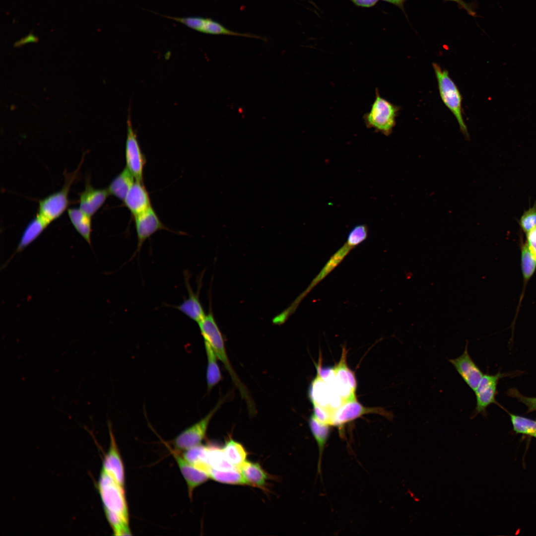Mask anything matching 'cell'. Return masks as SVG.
Wrapping results in <instances>:
<instances>
[{
	"label": "cell",
	"instance_id": "6da1fadb",
	"mask_svg": "<svg viewBox=\"0 0 536 536\" xmlns=\"http://www.w3.org/2000/svg\"><path fill=\"white\" fill-rule=\"evenodd\" d=\"M198 324L204 341L211 346L218 359L222 362L234 385L238 388L242 398L245 400L249 412L251 414H254L256 409L254 402L246 387L240 380L229 360L221 333L211 310H209L208 314Z\"/></svg>",
	"mask_w": 536,
	"mask_h": 536
},
{
	"label": "cell",
	"instance_id": "7a4b0ae2",
	"mask_svg": "<svg viewBox=\"0 0 536 536\" xmlns=\"http://www.w3.org/2000/svg\"><path fill=\"white\" fill-rule=\"evenodd\" d=\"M98 489L110 525L116 526L124 522L129 523V510L124 486L102 469Z\"/></svg>",
	"mask_w": 536,
	"mask_h": 536
},
{
	"label": "cell",
	"instance_id": "3957f363",
	"mask_svg": "<svg viewBox=\"0 0 536 536\" xmlns=\"http://www.w3.org/2000/svg\"><path fill=\"white\" fill-rule=\"evenodd\" d=\"M432 66L441 100L455 117L461 133L466 138L469 139L468 130L463 116V99L460 91L446 69L437 63H433Z\"/></svg>",
	"mask_w": 536,
	"mask_h": 536
},
{
	"label": "cell",
	"instance_id": "277c9868",
	"mask_svg": "<svg viewBox=\"0 0 536 536\" xmlns=\"http://www.w3.org/2000/svg\"><path fill=\"white\" fill-rule=\"evenodd\" d=\"M400 109V107L382 97L376 88L375 98L370 111L363 117L365 126L377 133L389 136L396 125V118Z\"/></svg>",
	"mask_w": 536,
	"mask_h": 536
},
{
	"label": "cell",
	"instance_id": "5b68a950",
	"mask_svg": "<svg viewBox=\"0 0 536 536\" xmlns=\"http://www.w3.org/2000/svg\"><path fill=\"white\" fill-rule=\"evenodd\" d=\"M81 164L73 172L65 174L64 185L60 190L39 201L37 213L50 224L67 210L70 203L68 199L70 188L77 178Z\"/></svg>",
	"mask_w": 536,
	"mask_h": 536
},
{
	"label": "cell",
	"instance_id": "8992f818",
	"mask_svg": "<svg viewBox=\"0 0 536 536\" xmlns=\"http://www.w3.org/2000/svg\"><path fill=\"white\" fill-rule=\"evenodd\" d=\"M223 401V399L219 401L215 407L203 418L179 434L172 441L174 449L180 452H185L201 444L211 418Z\"/></svg>",
	"mask_w": 536,
	"mask_h": 536
},
{
	"label": "cell",
	"instance_id": "52a82bcc",
	"mask_svg": "<svg viewBox=\"0 0 536 536\" xmlns=\"http://www.w3.org/2000/svg\"><path fill=\"white\" fill-rule=\"evenodd\" d=\"M162 16L182 23L190 28L203 33L240 36L267 41V38L265 37L249 33H240L231 30L220 23L209 18L200 16L177 17L167 15Z\"/></svg>",
	"mask_w": 536,
	"mask_h": 536
},
{
	"label": "cell",
	"instance_id": "ba28073f",
	"mask_svg": "<svg viewBox=\"0 0 536 536\" xmlns=\"http://www.w3.org/2000/svg\"><path fill=\"white\" fill-rule=\"evenodd\" d=\"M125 159L126 168L134 175L135 180L143 182V170L146 160L133 129L130 114L127 120Z\"/></svg>",
	"mask_w": 536,
	"mask_h": 536
},
{
	"label": "cell",
	"instance_id": "9c48e42d",
	"mask_svg": "<svg viewBox=\"0 0 536 536\" xmlns=\"http://www.w3.org/2000/svg\"><path fill=\"white\" fill-rule=\"evenodd\" d=\"M376 413L389 419L393 418V414L383 408L364 406L357 399L344 402L333 415L331 426L341 427L364 414Z\"/></svg>",
	"mask_w": 536,
	"mask_h": 536
},
{
	"label": "cell",
	"instance_id": "30bf717a",
	"mask_svg": "<svg viewBox=\"0 0 536 536\" xmlns=\"http://www.w3.org/2000/svg\"><path fill=\"white\" fill-rule=\"evenodd\" d=\"M507 376L498 372L494 375H483L477 388L474 392L476 398V406L470 416L474 418L480 414L483 416L487 414V408L491 404H498L495 397L497 394V386L499 380Z\"/></svg>",
	"mask_w": 536,
	"mask_h": 536
},
{
	"label": "cell",
	"instance_id": "8fae6325",
	"mask_svg": "<svg viewBox=\"0 0 536 536\" xmlns=\"http://www.w3.org/2000/svg\"><path fill=\"white\" fill-rule=\"evenodd\" d=\"M309 396L313 404L326 408L333 413L343 403L337 390L329 386L318 376L310 385Z\"/></svg>",
	"mask_w": 536,
	"mask_h": 536
},
{
	"label": "cell",
	"instance_id": "7c38bea8",
	"mask_svg": "<svg viewBox=\"0 0 536 536\" xmlns=\"http://www.w3.org/2000/svg\"><path fill=\"white\" fill-rule=\"evenodd\" d=\"M346 355V350L343 348L340 359L334 367L337 390L343 402L356 399L357 386L355 374L347 366Z\"/></svg>",
	"mask_w": 536,
	"mask_h": 536
},
{
	"label": "cell",
	"instance_id": "4fadbf2b",
	"mask_svg": "<svg viewBox=\"0 0 536 536\" xmlns=\"http://www.w3.org/2000/svg\"><path fill=\"white\" fill-rule=\"evenodd\" d=\"M134 217L137 244L136 250L131 260L140 252L142 245L147 239L158 231L168 230L162 223L152 206Z\"/></svg>",
	"mask_w": 536,
	"mask_h": 536
},
{
	"label": "cell",
	"instance_id": "5bb4252c",
	"mask_svg": "<svg viewBox=\"0 0 536 536\" xmlns=\"http://www.w3.org/2000/svg\"><path fill=\"white\" fill-rule=\"evenodd\" d=\"M448 361L453 365L468 386L474 392L484 374L469 354L468 341L462 354L457 358L450 359Z\"/></svg>",
	"mask_w": 536,
	"mask_h": 536
},
{
	"label": "cell",
	"instance_id": "9a60e30c",
	"mask_svg": "<svg viewBox=\"0 0 536 536\" xmlns=\"http://www.w3.org/2000/svg\"><path fill=\"white\" fill-rule=\"evenodd\" d=\"M109 195L107 188H94L91 185L90 176H87L85 188L79 194V208L92 217L104 204Z\"/></svg>",
	"mask_w": 536,
	"mask_h": 536
},
{
	"label": "cell",
	"instance_id": "2e32d148",
	"mask_svg": "<svg viewBox=\"0 0 536 536\" xmlns=\"http://www.w3.org/2000/svg\"><path fill=\"white\" fill-rule=\"evenodd\" d=\"M185 479L189 497L192 499L194 490L205 482L209 477L207 473L189 462L177 450L169 448Z\"/></svg>",
	"mask_w": 536,
	"mask_h": 536
},
{
	"label": "cell",
	"instance_id": "e0dca14e",
	"mask_svg": "<svg viewBox=\"0 0 536 536\" xmlns=\"http://www.w3.org/2000/svg\"><path fill=\"white\" fill-rule=\"evenodd\" d=\"M110 444L105 455L102 469L111 475L120 485L124 486L125 470L124 464L118 448L111 425L109 424Z\"/></svg>",
	"mask_w": 536,
	"mask_h": 536
},
{
	"label": "cell",
	"instance_id": "ac0fdd59",
	"mask_svg": "<svg viewBox=\"0 0 536 536\" xmlns=\"http://www.w3.org/2000/svg\"><path fill=\"white\" fill-rule=\"evenodd\" d=\"M123 201L134 217L151 206L149 194L143 182L136 180L129 191Z\"/></svg>",
	"mask_w": 536,
	"mask_h": 536
},
{
	"label": "cell",
	"instance_id": "d6986e66",
	"mask_svg": "<svg viewBox=\"0 0 536 536\" xmlns=\"http://www.w3.org/2000/svg\"><path fill=\"white\" fill-rule=\"evenodd\" d=\"M184 279L188 296L180 305L172 306V307L178 310L188 318L198 323L205 316L199 299L201 285L197 292L195 293L189 283L188 273L187 272L184 273Z\"/></svg>",
	"mask_w": 536,
	"mask_h": 536
},
{
	"label": "cell",
	"instance_id": "ffe728a7",
	"mask_svg": "<svg viewBox=\"0 0 536 536\" xmlns=\"http://www.w3.org/2000/svg\"><path fill=\"white\" fill-rule=\"evenodd\" d=\"M50 224L39 214L33 218L25 228L17 248L8 262L18 253H20L34 242Z\"/></svg>",
	"mask_w": 536,
	"mask_h": 536
},
{
	"label": "cell",
	"instance_id": "44dd1931",
	"mask_svg": "<svg viewBox=\"0 0 536 536\" xmlns=\"http://www.w3.org/2000/svg\"><path fill=\"white\" fill-rule=\"evenodd\" d=\"M239 469L249 485L266 489L269 476L259 463L246 460Z\"/></svg>",
	"mask_w": 536,
	"mask_h": 536
},
{
	"label": "cell",
	"instance_id": "7402d4cb",
	"mask_svg": "<svg viewBox=\"0 0 536 536\" xmlns=\"http://www.w3.org/2000/svg\"><path fill=\"white\" fill-rule=\"evenodd\" d=\"M67 211L70 222L75 230L91 247L92 217L79 208H69Z\"/></svg>",
	"mask_w": 536,
	"mask_h": 536
},
{
	"label": "cell",
	"instance_id": "603a6c76",
	"mask_svg": "<svg viewBox=\"0 0 536 536\" xmlns=\"http://www.w3.org/2000/svg\"><path fill=\"white\" fill-rule=\"evenodd\" d=\"M135 181L134 175L125 167L112 180L107 189L110 195L124 201Z\"/></svg>",
	"mask_w": 536,
	"mask_h": 536
},
{
	"label": "cell",
	"instance_id": "cb8c5ba5",
	"mask_svg": "<svg viewBox=\"0 0 536 536\" xmlns=\"http://www.w3.org/2000/svg\"><path fill=\"white\" fill-rule=\"evenodd\" d=\"M308 424L316 440L319 450L318 470L320 469L323 453L330 436L331 425L318 421L313 414L309 417Z\"/></svg>",
	"mask_w": 536,
	"mask_h": 536
},
{
	"label": "cell",
	"instance_id": "d4e9b609",
	"mask_svg": "<svg viewBox=\"0 0 536 536\" xmlns=\"http://www.w3.org/2000/svg\"><path fill=\"white\" fill-rule=\"evenodd\" d=\"M352 248L346 243H345L327 263L319 273L313 279L307 289L301 294L297 300H301L303 296L309 292L317 283L324 279L332 270H333L343 259Z\"/></svg>",
	"mask_w": 536,
	"mask_h": 536
},
{
	"label": "cell",
	"instance_id": "484cf974",
	"mask_svg": "<svg viewBox=\"0 0 536 536\" xmlns=\"http://www.w3.org/2000/svg\"><path fill=\"white\" fill-rule=\"evenodd\" d=\"M207 360L206 382L207 391L209 392L222 379V375L217 362V357L211 346L204 341Z\"/></svg>",
	"mask_w": 536,
	"mask_h": 536
},
{
	"label": "cell",
	"instance_id": "4316f807",
	"mask_svg": "<svg viewBox=\"0 0 536 536\" xmlns=\"http://www.w3.org/2000/svg\"><path fill=\"white\" fill-rule=\"evenodd\" d=\"M227 460L232 465L239 467L246 461L247 452L240 443L230 438L221 448Z\"/></svg>",
	"mask_w": 536,
	"mask_h": 536
},
{
	"label": "cell",
	"instance_id": "83f0119b",
	"mask_svg": "<svg viewBox=\"0 0 536 536\" xmlns=\"http://www.w3.org/2000/svg\"><path fill=\"white\" fill-rule=\"evenodd\" d=\"M207 447L206 472L210 468L221 470L239 469L227 460L221 449L210 445Z\"/></svg>",
	"mask_w": 536,
	"mask_h": 536
},
{
	"label": "cell",
	"instance_id": "f1b7e54d",
	"mask_svg": "<svg viewBox=\"0 0 536 536\" xmlns=\"http://www.w3.org/2000/svg\"><path fill=\"white\" fill-rule=\"evenodd\" d=\"M520 249L521 267L524 279V288L520 297V304L523 299L526 285L536 270V259L532 256L526 244L523 241H521Z\"/></svg>",
	"mask_w": 536,
	"mask_h": 536
},
{
	"label": "cell",
	"instance_id": "f546056e",
	"mask_svg": "<svg viewBox=\"0 0 536 536\" xmlns=\"http://www.w3.org/2000/svg\"><path fill=\"white\" fill-rule=\"evenodd\" d=\"M206 473L210 478L220 483L249 485L239 469L221 470L210 468Z\"/></svg>",
	"mask_w": 536,
	"mask_h": 536
},
{
	"label": "cell",
	"instance_id": "4dcf8cb0",
	"mask_svg": "<svg viewBox=\"0 0 536 536\" xmlns=\"http://www.w3.org/2000/svg\"><path fill=\"white\" fill-rule=\"evenodd\" d=\"M513 430L518 434L536 438V421L522 416L509 413Z\"/></svg>",
	"mask_w": 536,
	"mask_h": 536
},
{
	"label": "cell",
	"instance_id": "1f68e13d",
	"mask_svg": "<svg viewBox=\"0 0 536 536\" xmlns=\"http://www.w3.org/2000/svg\"><path fill=\"white\" fill-rule=\"evenodd\" d=\"M518 222L526 234L536 227V201L532 207L524 211Z\"/></svg>",
	"mask_w": 536,
	"mask_h": 536
},
{
	"label": "cell",
	"instance_id": "d6a6232c",
	"mask_svg": "<svg viewBox=\"0 0 536 536\" xmlns=\"http://www.w3.org/2000/svg\"><path fill=\"white\" fill-rule=\"evenodd\" d=\"M368 236V227L366 224H359L349 232L346 243L352 248L363 242Z\"/></svg>",
	"mask_w": 536,
	"mask_h": 536
},
{
	"label": "cell",
	"instance_id": "836d02e7",
	"mask_svg": "<svg viewBox=\"0 0 536 536\" xmlns=\"http://www.w3.org/2000/svg\"><path fill=\"white\" fill-rule=\"evenodd\" d=\"M321 361L319 360V363L316 365L317 376L331 387L337 389L334 367H324Z\"/></svg>",
	"mask_w": 536,
	"mask_h": 536
},
{
	"label": "cell",
	"instance_id": "e575fe53",
	"mask_svg": "<svg viewBox=\"0 0 536 536\" xmlns=\"http://www.w3.org/2000/svg\"><path fill=\"white\" fill-rule=\"evenodd\" d=\"M314 416L319 421L329 424L331 426L333 412L328 409L319 406L316 404H313Z\"/></svg>",
	"mask_w": 536,
	"mask_h": 536
},
{
	"label": "cell",
	"instance_id": "d590c367",
	"mask_svg": "<svg viewBox=\"0 0 536 536\" xmlns=\"http://www.w3.org/2000/svg\"><path fill=\"white\" fill-rule=\"evenodd\" d=\"M526 235L525 243L532 256L536 259V227Z\"/></svg>",
	"mask_w": 536,
	"mask_h": 536
},
{
	"label": "cell",
	"instance_id": "8d00e7d4",
	"mask_svg": "<svg viewBox=\"0 0 536 536\" xmlns=\"http://www.w3.org/2000/svg\"><path fill=\"white\" fill-rule=\"evenodd\" d=\"M39 41L38 37L35 35L31 32L29 34L20 40L16 41L14 44V47L19 48L30 42L38 43Z\"/></svg>",
	"mask_w": 536,
	"mask_h": 536
},
{
	"label": "cell",
	"instance_id": "74e56055",
	"mask_svg": "<svg viewBox=\"0 0 536 536\" xmlns=\"http://www.w3.org/2000/svg\"><path fill=\"white\" fill-rule=\"evenodd\" d=\"M444 0L451 1L455 2L457 3L462 8L465 9L467 11V12L469 15H471L472 16H475V15H476L475 12H474V11L473 10V9L471 7L470 5L469 4V3H466L463 0Z\"/></svg>",
	"mask_w": 536,
	"mask_h": 536
},
{
	"label": "cell",
	"instance_id": "f35d334b",
	"mask_svg": "<svg viewBox=\"0 0 536 536\" xmlns=\"http://www.w3.org/2000/svg\"><path fill=\"white\" fill-rule=\"evenodd\" d=\"M357 6L363 7H370L374 6L378 0H351Z\"/></svg>",
	"mask_w": 536,
	"mask_h": 536
},
{
	"label": "cell",
	"instance_id": "ab89813d",
	"mask_svg": "<svg viewBox=\"0 0 536 536\" xmlns=\"http://www.w3.org/2000/svg\"><path fill=\"white\" fill-rule=\"evenodd\" d=\"M382 0L388 2H389V3H392V4H393L397 6L399 8H400L403 11H404L403 4H404V2L405 0Z\"/></svg>",
	"mask_w": 536,
	"mask_h": 536
}]
</instances>
